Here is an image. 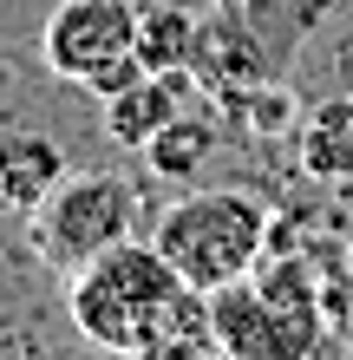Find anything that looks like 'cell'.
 Returning a JSON list of instances; mask_svg holds the SVG:
<instances>
[{"instance_id": "5", "label": "cell", "mask_w": 353, "mask_h": 360, "mask_svg": "<svg viewBox=\"0 0 353 360\" xmlns=\"http://www.w3.org/2000/svg\"><path fill=\"white\" fill-rule=\"evenodd\" d=\"M197 92V72L190 66H177V72H144L131 92H118L105 98V131L112 144H124V151H144L164 124H171L183 112V98Z\"/></svg>"}, {"instance_id": "7", "label": "cell", "mask_w": 353, "mask_h": 360, "mask_svg": "<svg viewBox=\"0 0 353 360\" xmlns=\"http://www.w3.org/2000/svg\"><path fill=\"white\" fill-rule=\"evenodd\" d=\"M301 171L321 184L353 177V98H327L314 118L301 124Z\"/></svg>"}, {"instance_id": "1", "label": "cell", "mask_w": 353, "mask_h": 360, "mask_svg": "<svg viewBox=\"0 0 353 360\" xmlns=\"http://www.w3.org/2000/svg\"><path fill=\"white\" fill-rule=\"evenodd\" d=\"M66 314L105 354H131V360L216 354L210 295L190 288L157 256V243H138V236L112 243L105 256L66 275Z\"/></svg>"}, {"instance_id": "9", "label": "cell", "mask_w": 353, "mask_h": 360, "mask_svg": "<svg viewBox=\"0 0 353 360\" xmlns=\"http://www.w3.org/2000/svg\"><path fill=\"white\" fill-rule=\"evenodd\" d=\"M197 33H203L197 13H183V7H144L138 13V59L151 72H177V66L197 59Z\"/></svg>"}, {"instance_id": "10", "label": "cell", "mask_w": 353, "mask_h": 360, "mask_svg": "<svg viewBox=\"0 0 353 360\" xmlns=\"http://www.w3.org/2000/svg\"><path fill=\"white\" fill-rule=\"evenodd\" d=\"M222 105H248V131L255 138H275L288 118H295V105H288V86H255V92H229Z\"/></svg>"}, {"instance_id": "2", "label": "cell", "mask_w": 353, "mask_h": 360, "mask_svg": "<svg viewBox=\"0 0 353 360\" xmlns=\"http://www.w3.org/2000/svg\"><path fill=\"white\" fill-rule=\"evenodd\" d=\"M268 236H275L268 203L248 197V190H190V197H177L157 217V229H151L157 256L203 295H216L229 282H248V275L262 269Z\"/></svg>"}, {"instance_id": "3", "label": "cell", "mask_w": 353, "mask_h": 360, "mask_svg": "<svg viewBox=\"0 0 353 360\" xmlns=\"http://www.w3.org/2000/svg\"><path fill=\"white\" fill-rule=\"evenodd\" d=\"M138 229V184L124 171H66V184L27 217V249L72 275Z\"/></svg>"}, {"instance_id": "4", "label": "cell", "mask_w": 353, "mask_h": 360, "mask_svg": "<svg viewBox=\"0 0 353 360\" xmlns=\"http://www.w3.org/2000/svg\"><path fill=\"white\" fill-rule=\"evenodd\" d=\"M138 46V7L131 0H59L39 33V59L53 79H92L105 59Z\"/></svg>"}, {"instance_id": "8", "label": "cell", "mask_w": 353, "mask_h": 360, "mask_svg": "<svg viewBox=\"0 0 353 360\" xmlns=\"http://www.w3.org/2000/svg\"><path fill=\"white\" fill-rule=\"evenodd\" d=\"M210 151H216V124H203V118H190V112H177L151 144H144V164H151V177L190 184L203 164H210Z\"/></svg>"}, {"instance_id": "6", "label": "cell", "mask_w": 353, "mask_h": 360, "mask_svg": "<svg viewBox=\"0 0 353 360\" xmlns=\"http://www.w3.org/2000/svg\"><path fill=\"white\" fill-rule=\"evenodd\" d=\"M66 151L46 131H7L0 138V217H33L66 184Z\"/></svg>"}, {"instance_id": "11", "label": "cell", "mask_w": 353, "mask_h": 360, "mask_svg": "<svg viewBox=\"0 0 353 360\" xmlns=\"http://www.w3.org/2000/svg\"><path fill=\"white\" fill-rule=\"evenodd\" d=\"M144 72H151V66H144V59H138V46H131V53H118V59H105V66H98L92 79H79V92L105 105V98H118V92H131V86H138Z\"/></svg>"}]
</instances>
